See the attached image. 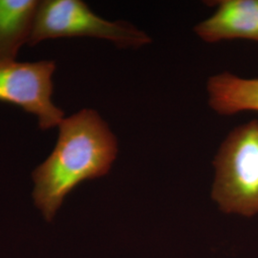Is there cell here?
<instances>
[{"label":"cell","instance_id":"obj_1","mask_svg":"<svg viewBox=\"0 0 258 258\" xmlns=\"http://www.w3.org/2000/svg\"><path fill=\"white\" fill-rule=\"evenodd\" d=\"M58 126L53 152L32 174L34 202L48 222L79 184L106 175L118 154L117 138L97 111L83 109Z\"/></svg>","mask_w":258,"mask_h":258},{"label":"cell","instance_id":"obj_6","mask_svg":"<svg viewBox=\"0 0 258 258\" xmlns=\"http://www.w3.org/2000/svg\"><path fill=\"white\" fill-rule=\"evenodd\" d=\"M207 91L210 106L220 115L258 112V79L222 72L209 79Z\"/></svg>","mask_w":258,"mask_h":258},{"label":"cell","instance_id":"obj_4","mask_svg":"<svg viewBox=\"0 0 258 258\" xmlns=\"http://www.w3.org/2000/svg\"><path fill=\"white\" fill-rule=\"evenodd\" d=\"M55 69L52 60L0 62V102L37 116L43 130L59 125L64 112L52 101Z\"/></svg>","mask_w":258,"mask_h":258},{"label":"cell","instance_id":"obj_7","mask_svg":"<svg viewBox=\"0 0 258 258\" xmlns=\"http://www.w3.org/2000/svg\"><path fill=\"white\" fill-rule=\"evenodd\" d=\"M39 2L0 0V62L13 61L29 42Z\"/></svg>","mask_w":258,"mask_h":258},{"label":"cell","instance_id":"obj_3","mask_svg":"<svg viewBox=\"0 0 258 258\" xmlns=\"http://www.w3.org/2000/svg\"><path fill=\"white\" fill-rule=\"evenodd\" d=\"M89 37L106 39L119 48L138 49L151 42L146 32L127 21L102 19L81 0L39 2L29 44L48 38Z\"/></svg>","mask_w":258,"mask_h":258},{"label":"cell","instance_id":"obj_5","mask_svg":"<svg viewBox=\"0 0 258 258\" xmlns=\"http://www.w3.org/2000/svg\"><path fill=\"white\" fill-rule=\"evenodd\" d=\"M216 10L194 27L197 37L208 43L247 39L258 43V0L208 2Z\"/></svg>","mask_w":258,"mask_h":258},{"label":"cell","instance_id":"obj_2","mask_svg":"<svg viewBox=\"0 0 258 258\" xmlns=\"http://www.w3.org/2000/svg\"><path fill=\"white\" fill-rule=\"evenodd\" d=\"M212 198L223 213L258 215V120L232 129L213 160Z\"/></svg>","mask_w":258,"mask_h":258}]
</instances>
